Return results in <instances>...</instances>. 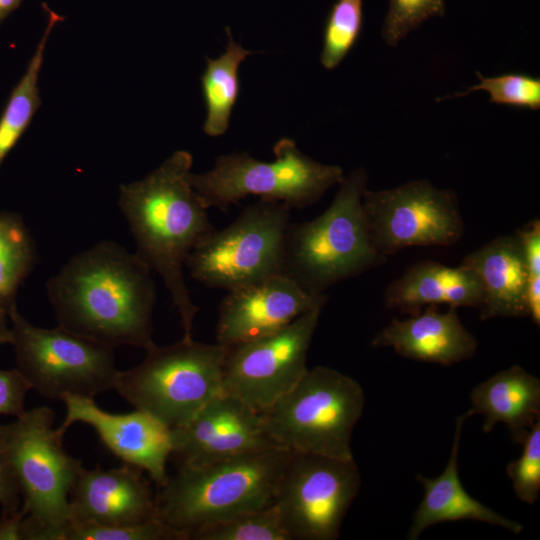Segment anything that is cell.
<instances>
[{
  "label": "cell",
  "instance_id": "15",
  "mask_svg": "<svg viewBox=\"0 0 540 540\" xmlns=\"http://www.w3.org/2000/svg\"><path fill=\"white\" fill-rule=\"evenodd\" d=\"M227 292L216 327V340L223 345L272 334L300 315L323 308L328 300L326 294H310L285 272Z\"/></svg>",
  "mask_w": 540,
  "mask_h": 540
},
{
  "label": "cell",
  "instance_id": "10",
  "mask_svg": "<svg viewBox=\"0 0 540 540\" xmlns=\"http://www.w3.org/2000/svg\"><path fill=\"white\" fill-rule=\"evenodd\" d=\"M290 209L268 199L247 206L228 227L205 237L185 267L196 281L227 291L284 272Z\"/></svg>",
  "mask_w": 540,
  "mask_h": 540
},
{
  "label": "cell",
  "instance_id": "38",
  "mask_svg": "<svg viewBox=\"0 0 540 540\" xmlns=\"http://www.w3.org/2000/svg\"><path fill=\"white\" fill-rule=\"evenodd\" d=\"M23 0H0V26L3 21L15 11Z\"/></svg>",
  "mask_w": 540,
  "mask_h": 540
},
{
  "label": "cell",
  "instance_id": "2",
  "mask_svg": "<svg viewBox=\"0 0 540 540\" xmlns=\"http://www.w3.org/2000/svg\"><path fill=\"white\" fill-rule=\"evenodd\" d=\"M192 155L179 150L145 178L121 185L119 207L135 238L136 254L161 277L192 339L199 308L184 279L186 260L213 230L207 208L188 181Z\"/></svg>",
  "mask_w": 540,
  "mask_h": 540
},
{
  "label": "cell",
  "instance_id": "17",
  "mask_svg": "<svg viewBox=\"0 0 540 540\" xmlns=\"http://www.w3.org/2000/svg\"><path fill=\"white\" fill-rule=\"evenodd\" d=\"M141 472L126 463L108 470L82 466L69 496L71 524L123 526L157 518L155 494Z\"/></svg>",
  "mask_w": 540,
  "mask_h": 540
},
{
  "label": "cell",
  "instance_id": "22",
  "mask_svg": "<svg viewBox=\"0 0 540 540\" xmlns=\"http://www.w3.org/2000/svg\"><path fill=\"white\" fill-rule=\"evenodd\" d=\"M468 417L484 416L483 432L507 425L513 441L521 443L540 419V380L519 365L501 370L477 384L470 393Z\"/></svg>",
  "mask_w": 540,
  "mask_h": 540
},
{
  "label": "cell",
  "instance_id": "37",
  "mask_svg": "<svg viewBox=\"0 0 540 540\" xmlns=\"http://www.w3.org/2000/svg\"><path fill=\"white\" fill-rule=\"evenodd\" d=\"M8 319V313L0 307V345L12 343V330Z\"/></svg>",
  "mask_w": 540,
  "mask_h": 540
},
{
  "label": "cell",
  "instance_id": "36",
  "mask_svg": "<svg viewBox=\"0 0 540 540\" xmlns=\"http://www.w3.org/2000/svg\"><path fill=\"white\" fill-rule=\"evenodd\" d=\"M526 313L532 321L540 324V276H529L525 294Z\"/></svg>",
  "mask_w": 540,
  "mask_h": 540
},
{
  "label": "cell",
  "instance_id": "26",
  "mask_svg": "<svg viewBox=\"0 0 540 540\" xmlns=\"http://www.w3.org/2000/svg\"><path fill=\"white\" fill-rule=\"evenodd\" d=\"M192 540H291L273 505L243 512L196 530Z\"/></svg>",
  "mask_w": 540,
  "mask_h": 540
},
{
  "label": "cell",
  "instance_id": "3",
  "mask_svg": "<svg viewBox=\"0 0 540 540\" xmlns=\"http://www.w3.org/2000/svg\"><path fill=\"white\" fill-rule=\"evenodd\" d=\"M292 451L273 447L180 467L155 494L156 517L183 540L209 524L274 504Z\"/></svg>",
  "mask_w": 540,
  "mask_h": 540
},
{
  "label": "cell",
  "instance_id": "28",
  "mask_svg": "<svg viewBox=\"0 0 540 540\" xmlns=\"http://www.w3.org/2000/svg\"><path fill=\"white\" fill-rule=\"evenodd\" d=\"M479 82L466 89L465 92L453 94L461 97L476 91H485L489 101L494 104L508 105L517 108L540 109V78L524 73H504L485 77L476 72Z\"/></svg>",
  "mask_w": 540,
  "mask_h": 540
},
{
  "label": "cell",
  "instance_id": "19",
  "mask_svg": "<svg viewBox=\"0 0 540 540\" xmlns=\"http://www.w3.org/2000/svg\"><path fill=\"white\" fill-rule=\"evenodd\" d=\"M468 418L464 413L456 418L450 458L443 472L436 478L417 475L423 487V498L414 512L407 533L408 540H416L428 527L449 521L475 520L499 526L519 534L523 525L485 506L464 488L459 477L458 455L462 429Z\"/></svg>",
  "mask_w": 540,
  "mask_h": 540
},
{
  "label": "cell",
  "instance_id": "14",
  "mask_svg": "<svg viewBox=\"0 0 540 540\" xmlns=\"http://www.w3.org/2000/svg\"><path fill=\"white\" fill-rule=\"evenodd\" d=\"M180 467H200L278 446L261 413L238 397L219 392L188 422L170 430Z\"/></svg>",
  "mask_w": 540,
  "mask_h": 540
},
{
  "label": "cell",
  "instance_id": "32",
  "mask_svg": "<svg viewBox=\"0 0 540 540\" xmlns=\"http://www.w3.org/2000/svg\"><path fill=\"white\" fill-rule=\"evenodd\" d=\"M30 390L16 368L0 370V415L20 416L26 410L24 402Z\"/></svg>",
  "mask_w": 540,
  "mask_h": 540
},
{
  "label": "cell",
  "instance_id": "31",
  "mask_svg": "<svg viewBox=\"0 0 540 540\" xmlns=\"http://www.w3.org/2000/svg\"><path fill=\"white\" fill-rule=\"evenodd\" d=\"M521 444L520 457L509 462L506 471L516 496L527 504H534L540 492V419Z\"/></svg>",
  "mask_w": 540,
  "mask_h": 540
},
{
  "label": "cell",
  "instance_id": "6",
  "mask_svg": "<svg viewBox=\"0 0 540 540\" xmlns=\"http://www.w3.org/2000/svg\"><path fill=\"white\" fill-rule=\"evenodd\" d=\"M365 404L355 379L330 367L307 369L261 416L278 445L295 452L353 459L351 439Z\"/></svg>",
  "mask_w": 540,
  "mask_h": 540
},
{
  "label": "cell",
  "instance_id": "18",
  "mask_svg": "<svg viewBox=\"0 0 540 540\" xmlns=\"http://www.w3.org/2000/svg\"><path fill=\"white\" fill-rule=\"evenodd\" d=\"M371 345L390 347L409 359L450 366L472 358L478 342L462 324L456 308L440 312L430 305L406 319L394 318Z\"/></svg>",
  "mask_w": 540,
  "mask_h": 540
},
{
  "label": "cell",
  "instance_id": "25",
  "mask_svg": "<svg viewBox=\"0 0 540 540\" xmlns=\"http://www.w3.org/2000/svg\"><path fill=\"white\" fill-rule=\"evenodd\" d=\"M36 260V246L22 216L0 212V307L7 313L17 306L18 289Z\"/></svg>",
  "mask_w": 540,
  "mask_h": 540
},
{
  "label": "cell",
  "instance_id": "4",
  "mask_svg": "<svg viewBox=\"0 0 540 540\" xmlns=\"http://www.w3.org/2000/svg\"><path fill=\"white\" fill-rule=\"evenodd\" d=\"M367 183V171L354 169L321 215L289 225L284 272L310 294H325L334 284L386 261L374 245L363 208Z\"/></svg>",
  "mask_w": 540,
  "mask_h": 540
},
{
  "label": "cell",
  "instance_id": "13",
  "mask_svg": "<svg viewBox=\"0 0 540 540\" xmlns=\"http://www.w3.org/2000/svg\"><path fill=\"white\" fill-rule=\"evenodd\" d=\"M321 310H310L267 336L225 345L222 391L261 412L291 390L308 369Z\"/></svg>",
  "mask_w": 540,
  "mask_h": 540
},
{
  "label": "cell",
  "instance_id": "16",
  "mask_svg": "<svg viewBox=\"0 0 540 540\" xmlns=\"http://www.w3.org/2000/svg\"><path fill=\"white\" fill-rule=\"evenodd\" d=\"M66 414L56 432L63 437L76 422L91 426L105 446L124 463L146 471L158 487L169 476L166 463L172 455L170 430L147 413L135 410L113 414L99 408L93 398L64 395Z\"/></svg>",
  "mask_w": 540,
  "mask_h": 540
},
{
  "label": "cell",
  "instance_id": "8",
  "mask_svg": "<svg viewBox=\"0 0 540 540\" xmlns=\"http://www.w3.org/2000/svg\"><path fill=\"white\" fill-rule=\"evenodd\" d=\"M273 152L274 162L259 161L246 152L218 156L211 170L190 171L188 181L207 209L225 211L248 195L304 208L345 176L340 166L311 159L289 138L277 141Z\"/></svg>",
  "mask_w": 540,
  "mask_h": 540
},
{
  "label": "cell",
  "instance_id": "12",
  "mask_svg": "<svg viewBox=\"0 0 540 540\" xmlns=\"http://www.w3.org/2000/svg\"><path fill=\"white\" fill-rule=\"evenodd\" d=\"M362 203L374 245L386 257L409 247L452 246L465 232L455 192L426 179L366 189Z\"/></svg>",
  "mask_w": 540,
  "mask_h": 540
},
{
  "label": "cell",
  "instance_id": "5",
  "mask_svg": "<svg viewBox=\"0 0 540 540\" xmlns=\"http://www.w3.org/2000/svg\"><path fill=\"white\" fill-rule=\"evenodd\" d=\"M54 412L25 410L0 425V445L22 497V540H63L71 524L69 496L82 463L62 446Z\"/></svg>",
  "mask_w": 540,
  "mask_h": 540
},
{
  "label": "cell",
  "instance_id": "35",
  "mask_svg": "<svg viewBox=\"0 0 540 540\" xmlns=\"http://www.w3.org/2000/svg\"><path fill=\"white\" fill-rule=\"evenodd\" d=\"M24 513L21 509L5 512L0 516V540H22Z\"/></svg>",
  "mask_w": 540,
  "mask_h": 540
},
{
  "label": "cell",
  "instance_id": "34",
  "mask_svg": "<svg viewBox=\"0 0 540 540\" xmlns=\"http://www.w3.org/2000/svg\"><path fill=\"white\" fill-rule=\"evenodd\" d=\"M20 497L19 487L0 445V505L5 512L17 511Z\"/></svg>",
  "mask_w": 540,
  "mask_h": 540
},
{
  "label": "cell",
  "instance_id": "9",
  "mask_svg": "<svg viewBox=\"0 0 540 540\" xmlns=\"http://www.w3.org/2000/svg\"><path fill=\"white\" fill-rule=\"evenodd\" d=\"M8 316L16 369L41 396L61 401L64 395L93 398L114 390L119 370L113 348L60 326H35L17 306Z\"/></svg>",
  "mask_w": 540,
  "mask_h": 540
},
{
  "label": "cell",
  "instance_id": "21",
  "mask_svg": "<svg viewBox=\"0 0 540 540\" xmlns=\"http://www.w3.org/2000/svg\"><path fill=\"white\" fill-rule=\"evenodd\" d=\"M460 265L472 269L483 286L480 319L527 316L529 273L515 234L503 235L467 254Z\"/></svg>",
  "mask_w": 540,
  "mask_h": 540
},
{
  "label": "cell",
  "instance_id": "11",
  "mask_svg": "<svg viewBox=\"0 0 540 540\" xmlns=\"http://www.w3.org/2000/svg\"><path fill=\"white\" fill-rule=\"evenodd\" d=\"M360 486L354 458L292 451L274 506L291 540H336Z\"/></svg>",
  "mask_w": 540,
  "mask_h": 540
},
{
  "label": "cell",
  "instance_id": "33",
  "mask_svg": "<svg viewBox=\"0 0 540 540\" xmlns=\"http://www.w3.org/2000/svg\"><path fill=\"white\" fill-rule=\"evenodd\" d=\"M521 245L529 276H540V221L534 219L514 233Z\"/></svg>",
  "mask_w": 540,
  "mask_h": 540
},
{
  "label": "cell",
  "instance_id": "27",
  "mask_svg": "<svg viewBox=\"0 0 540 540\" xmlns=\"http://www.w3.org/2000/svg\"><path fill=\"white\" fill-rule=\"evenodd\" d=\"M363 25L362 0H337L330 9L324 32L320 62L336 68L357 43Z\"/></svg>",
  "mask_w": 540,
  "mask_h": 540
},
{
  "label": "cell",
  "instance_id": "29",
  "mask_svg": "<svg viewBox=\"0 0 540 540\" xmlns=\"http://www.w3.org/2000/svg\"><path fill=\"white\" fill-rule=\"evenodd\" d=\"M444 13L445 0H390L381 28L382 39L396 46L426 20Z\"/></svg>",
  "mask_w": 540,
  "mask_h": 540
},
{
  "label": "cell",
  "instance_id": "20",
  "mask_svg": "<svg viewBox=\"0 0 540 540\" xmlns=\"http://www.w3.org/2000/svg\"><path fill=\"white\" fill-rule=\"evenodd\" d=\"M384 305L407 315L418 314L422 307L447 305L450 308H480L483 286L470 268L450 267L437 261H420L393 280L383 294Z\"/></svg>",
  "mask_w": 540,
  "mask_h": 540
},
{
  "label": "cell",
  "instance_id": "30",
  "mask_svg": "<svg viewBox=\"0 0 540 540\" xmlns=\"http://www.w3.org/2000/svg\"><path fill=\"white\" fill-rule=\"evenodd\" d=\"M63 540H183L172 528L155 518L123 526L71 524Z\"/></svg>",
  "mask_w": 540,
  "mask_h": 540
},
{
  "label": "cell",
  "instance_id": "7",
  "mask_svg": "<svg viewBox=\"0 0 540 540\" xmlns=\"http://www.w3.org/2000/svg\"><path fill=\"white\" fill-rule=\"evenodd\" d=\"M145 351L138 366L119 371L114 390L169 430L188 422L222 391L225 345L182 338Z\"/></svg>",
  "mask_w": 540,
  "mask_h": 540
},
{
  "label": "cell",
  "instance_id": "1",
  "mask_svg": "<svg viewBox=\"0 0 540 540\" xmlns=\"http://www.w3.org/2000/svg\"><path fill=\"white\" fill-rule=\"evenodd\" d=\"M46 293L58 326L111 348L151 347L156 301L151 269L120 244L104 240L71 257Z\"/></svg>",
  "mask_w": 540,
  "mask_h": 540
},
{
  "label": "cell",
  "instance_id": "23",
  "mask_svg": "<svg viewBox=\"0 0 540 540\" xmlns=\"http://www.w3.org/2000/svg\"><path fill=\"white\" fill-rule=\"evenodd\" d=\"M228 43L218 58L206 57V68L201 76L202 94L207 115L203 130L211 137L223 135L240 93L239 66L253 51L236 43L226 28Z\"/></svg>",
  "mask_w": 540,
  "mask_h": 540
},
{
  "label": "cell",
  "instance_id": "24",
  "mask_svg": "<svg viewBox=\"0 0 540 540\" xmlns=\"http://www.w3.org/2000/svg\"><path fill=\"white\" fill-rule=\"evenodd\" d=\"M43 6L49 16L47 26L25 73L11 91L0 115V168L7 155L29 127L34 114L41 105L38 79L46 42L55 24L62 19L45 4Z\"/></svg>",
  "mask_w": 540,
  "mask_h": 540
}]
</instances>
